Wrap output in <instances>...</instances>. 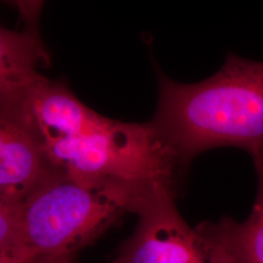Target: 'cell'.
I'll use <instances>...</instances> for the list:
<instances>
[{
    "label": "cell",
    "mask_w": 263,
    "mask_h": 263,
    "mask_svg": "<svg viewBox=\"0 0 263 263\" xmlns=\"http://www.w3.org/2000/svg\"><path fill=\"white\" fill-rule=\"evenodd\" d=\"M159 96L149 121L183 172L199 154L238 147L263 158V62L230 53L214 76L180 83L158 71Z\"/></svg>",
    "instance_id": "obj_1"
},
{
    "label": "cell",
    "mask_w": 263,
    "mask_h": 263,
    "mask_svg": "<svg viewBox=\"0 0 263 263\" xmlns=\"http://www.w3.org/2000/svg\"><path fill=\"white\" fill-rule=\"evenodd\" d=\"M161 187L89 184L56 171L20 207L18 249L31 259L70 258Z\"/></svg>",
    "instance_id": "obj_2"
},
{
    "label": "cell",
    "mask_w": 263,
    "mask_h": 263,
    "mask_svg": "<svg viewBox=\"0 0 263 263\" xmlns=\"http://www.w3.org/2000/svg\"><path fill=\"white\" fill-rule=\"evenodd\" d=\"M53 168L89 184L177 190L182 171L151 122L126 123L95 112L76 135L43 142Z\"/></svg>",
    "instance_id": "obj_3"
},
{
    "label": "cell",
    "mask_w": 263,
    "mask_h": 263,
    "mask_svg": "<svg viewBox=\"0 0 263 263\" xmlns=\"http://www.w3.org/2000/svg\"><path fill=\"white\" fill-rule=\"evenodd\" d=\"M176 191L159 188L147 199L112 263H230L201 226H188L176 205Z\"/></svg>",
    "instance_id": "obj_4"
},
{
    "label": "cell",
    "mask_w": 263,
    "mask_h": 263,
    "mask_svg": "<svg viewBox=\"0 0 263 263\" xmlns=\"http://www.w3.org/2000/svg\"><path fill=\"white\" fill-rule=\"evenodd\" d=\"M55 172L18 92L0 98V198L21 207Z\"/></svg>",
    "instance_id": "obj_5"
},
{
    "label": "cell",
    "mask_w": 263,
    "mask_h": 263,
    "mask_svg": "<svg viewBox=\"0 0 263 263\" xmlns=\"http://www.w3.org/2000/svg\"><path fill=\"white\" fill-rule=\"evenodd\" d=\"M257 193L249 217L238 222L222 217L199 226L219 246L230 263H263V158L254 159Z\"/></svg>",
    "instance_id": "obj_6"
},
{
    "label": "cell",
    "mask_w": 263,
    "mask_h": 263,
    "mask_svg": "<svg viewBox=\"0 0 263 263\" xmlns=\"http://www.w3.org/2000/svg\"><path fill=\"white\" fill-rule=\"evenodd\" d=\"M35 28L15 31L0 24V98L27 88L43 76L38 67L48 62Z\"/></svg>",
    "instance_id": "obj_7"
},
{
    "label": "cell",
    "mask_w": 263,
    "mask_h": 263,
    "mask_svg": "<svg viewBox=\"0 0 263 263\" xmlns=\"http://www.w3.org/2000/svg\"><path fill=\"white\" fill-rule=\"evenodd\" d=\"M19 206L0 198V253L20 251Z\"/></svg>",
    "instance_id": "obj_8"
},
{
    "label": "cell",
    "mask_w": 263,
    "mask_h": 263,
    "mask_svg": "<svg viewBox=\"0 0 263 263\" xmlns=\"http://www.w3.org/2000/svg\"><path fill=\"white\" fill-rule=\"evenodd\" d=\"M30 260L32 259L22 251L0 253V263H28Z\"/></svg>",
    "instance_id": "obj_9"
},
{
    "label": "cell",
    "mask_w": 263,
    "mask_h": 263,
    "mask_svg": "<svg viewBox=\"0 0 263 263\" xmlns=\"http://www.w3.org/2000/svg\"><path fill=\"white\" fill-rule=\"evenodd\" d=\"M50 260V259H47ZM51 263H74L71 261L70 258H63V259H53V260H50Z\"/></svg>",
    "instance_id": "obj_10"
},
{
    "label": "cell",
    "mask_w": 263,
    "mask_h": 263,
    "mask_svg": "<svg viewBox=\"0 0 263 263\" xmlns=\"http://www.w3.org/2000/svg\"><path fill=\"white\" fill-rule=\"evenodd\" d=\"M28 263H51L50 260L47 259H32L30 261H28Z\"/></svg>",
    "instance_id": "obj_11"
}]
</instances>
